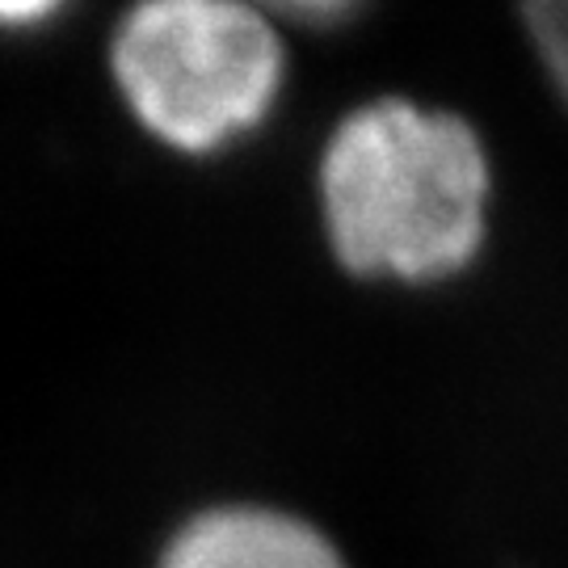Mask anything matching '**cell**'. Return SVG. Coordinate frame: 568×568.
Listing matches in <instances>:
<instances>
[{
    "label": "cell",
    "mask_w": 568,
    "mask_h": 568,
    "mask_svg": "<svg viewBox=\"0 0 568 568\" xmlns=\"http://www.w3.org/2000/svg\"><path fill=\"white\" fill-rule=\"evenodd\" d=\"M51 18V4H0V21H42Z\"/></svg>",
    "instance_id": "5"
},
{
    "label": "cell",
    "mask_w": 568,
    "mask_h": 568,
    "mask_svg": "<svg viewBox=\"0 0 568 568\" xmlns=\"http://www.w3.org/2000/svg\"><path fill=\"white\" fill-rule=\"evenodd\" d=\"M530 42L539 51V63L551 77L556 93L568 102V4H535L527 9Z\"/></svg>",
    "instance_id": "4"
},
{
    "label": "cell",
    "mask_w": 568,
    "mask_h": 568,
    "mask_svg": "<svg viewBox=\"0 0 568 568\" xmlns=\"http://www.w3.org/2000/svg\"><path fill=\"white\" fill-rule=\"evenodd\" d=\"M161 568H345L321 530L270 506H220L190 518Z\"/></svg>",
    "instance_id": "3"
},
{
    "label": "cell",
    "mask_w": 568,
    "mask_h": 568,
    "mask_svg": "<svg viewBox=\"0 0 568 568\" xmlns=\"http://www.w3.org/2000/svg\"><path fill=\"white\" fill-rule=\"evenodd\" d=\"M110 63L143 131L203 156L270 114L286 55L278 30L257 9L152 0L122 18Z\"/></svg>",
    "instance_id": "2"
},
{
    "label": "cell",
    "mask_w": 568,
    "mask_h": 568,
    "mask_svg": "<svg viewBox=\"0 0 568 568\" xmlns=\"http://www.w3.org/2000/svg\"><path fill=\"white\" fill-rule=\"evenodd\" d=\"M321 215L349 274L450 278L485 244V143L447 110H422L405 98L358 105L325 143Z\"/></svg>",
    "instance_id": "1"
}]
</instances>
